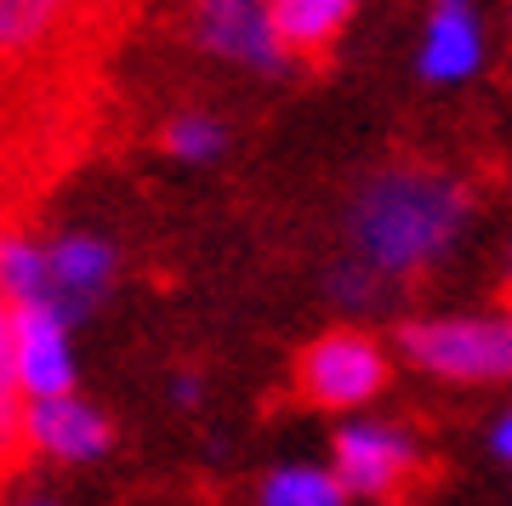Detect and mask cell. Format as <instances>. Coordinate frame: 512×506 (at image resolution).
Returning a JSON list of instances; mask_svg holds the SVG:
<instances>
[{
  "label": "cell",
  "mask_w": 512,
  "mask_h": 506,
  "mask_svg": "<svg viewBox=\"0 0 512 506\" xmlns=\"http://www.w3.org/2000/svg\"><path fill=\"white\" fill-rule=\"evenodd\" d=\"M467 211H473L467 188L444 171H421V165L376 171L348 211V234L359 251L353 262H365L376 279H410L450 256L467 228Z\"/></svg>",
  "instance_id": "cell-1"
},
{
  "label": "cell",
  "mask_w": 512,
  "mask_h": 506,
  "mask_svg": "<svg viewBox=\"0 0 512 506\" xmlns=\"http://www.w3.org/2000/svg\"><path fill=\"white\" fill-rule=\"evenodd\" d=\"M404 359L439 381L512 376V313H444L399 330Z\"/></svg>",
  "instance_id": "cell-2"
},
{
  "label": "cell",
  "mask_w": 512,
  "mask_h": 506,
  "mask_svg": "<svg viewBox=\"0 0 512 506\" xmlns=\"http://www.w3.org/2000/svg\"><path fill=\"white\" fill-rule=\"evenodd\" d=\"M296 381L325 410H359V404H370L387 387V353L365 330H330V336H319L302 353Z\"/></svg>",
  "instance_id": "cell-3"
},
{
  "label": "cell",
  "mask_w": 512,
  "mask_h": 506,
  "mask_svg": "<svg viewBox=\"0 0 512 506\" xmlns=\"http://www.w3.org/2000/svg\"><path fill=\"white\" fill-rule=\"evenodd\" d=\"M416 461H421L416 438L393 421H348L330 444V478L348 489V501L353 495H370V501L393 495L416 472Z\"/></svg>",
  "instance_id": "cell-4"
},
{
  "label": "cell",
  "mask_w": 512,
  "mask_h": 506,
  "mask_svg": "<svg viewBox=\"0 0 512 506\" xmlns=\"http://www.w3.org/2000/svg\"><path fill=\"white\" fill-rule=\"evenodd\" d=\"M114 273H120V256L103 234H63L46 245V308L74 325L109 296Z\"/></svg>",
  "instance_id": "cell-5"
},
{
  "label": "cell",
  "mask_w": 512,
  "mask_h": 506,
  "mask_svg": "<svg viewBox=\"0 0 512 506\" xmlns=\"http://www.w3.org/2000/svg\"><path fill=\"white\" fill-rule=\"evenodd\" d=\"M12 319V370L29 404L74 393V347L69 325L52 308H6Z\"/></svg>",
  "instance_id": "cell-6"
},
{
  "label": "cell",
  "mask_w": 512,
  "mask_h": 506,
  "mask_svg": "<svg viewBox=\"0 0 512 506\" xmlns=\"http://www.w3.org/2000/svg\"><path fill=\"white\" fill-rule=\"evenodd\" d=\"M23 438L35 450L57 455V461H97V455H109L114 427L97 404L69 393V398H40V404H29L23 410Z\"/></svg>",
  "instance_id": "cell-7"
},
{
  "label": "cell",
  "mask_w": 512,
  "mask_h": 506,
  "mask_svg": "<svg viewBox=\"0 0 512 506\" xmlns=\"http://www.w3.org/2000/svg\"><path fill=\"white\" fill-rule=\"evenodd\" d=\"M416 69L433 86H461V80H473L484 69V23H478L473 6L444 0V6L427 12V29H421V46H416Z\"/></svg>",
  "instance_id": "cell-8"
},
{
  "label": "cell",
  "mask_w": 512,
  "mask_h": 506,
  "mask_svg": "<svg viewBox=\"0 0 512 506\" xmlns=\"http://www.w3.org/2000/svg\"><path fill=\"white\" fill-rule=\"evenodd\" d=\"M200 40L228 63H245V69L279 74L285 69V46H279L274 23H268V6H251V0H217L200 12Z\"/></svg>",
  "instance_id": "cell-9"
},
{
  "label": "cell",
  "mask_w": 512,
  "mask_h": 506,
  "mask_svg": "<svg viewBox=\"0 0 512 506\" xmlns=\"http://www.w3.org/2000/svg\"><path fill=\"white\" fill-rule=\"evenodd\" d=\"M348 18H353L348 0H279V6H268V23H274L285 57L291 52H325L330 40L348 29Z\"/></svg>",
  "instance_id": "cell-10"
},
{
  "label": "cell",
  "mask_w": 512,
  "mask_h": 506,
  "mask_svg": "<svg viewBox=\"0 0 512 506\" xmlns=\"http://www.w3.org/2000/svg\"><path fill=\"white\" fill-rule=\"evenodd\" d=\"M0 302L6 308H46V245L23 234L0 239Z\"/></svg>",
  "instance_id": "cell-11"
},
{
  "label": "cell",
  "mask_w": 512,
  "mask_h": 506,
  "mask_svg": "<svg viewBox=\"0 0 512 506\" xmlns=\"http://www.w3.org/2000/svg\"><path fill=\"white\" fill-rule=\"evenodd\" d=\"M262 506H348V489L330 478V467L291 461V467L268 472V484H262Z\"/></svg>",
  "instance_id": "cell-12"
},
{
  "label": "cell",
  "mask_w": 512,
  "mask_h": 506,
  "mask_svg": "<svg viewBox=\"0 0 512 506\" xmlns=\"http://www.w3.org/2000/svg\"><path fill=\"white\" fill-rule=\"evenodd\" d=\"M23 410H29V398L12 370V319H6V330H0V461L23 444Z\"/></svg>",
  "instance_id": "cell-13"
},
{
  "label": "cell",
  "mask_w": 512,
  "mask_h": 506,
  "mask_svg": "<svg viewBox=\"0 0 512 506\" xmlns=\"http://www.w3.org/2000/svg\"><path fill=\"white\" fill-rule=\"evenodd\" d=\"M222 143H228V131H222V120H211V114H183V120H171L165 126V148L177 154V160H217Z\"/></svg>",
  "instance_id": "cell-14"
},
{
  "label": "cell",
  "mask_w": 512,
  "mask_h": 506,
  "mask_svg": "<svg viewBox=\"0 0 512 506\" xmlns=\"http://www.w3.org/2000/svg\"><path fill=\"white\" fill-rule=\"evenodd\" d=\"M52 6L46 0H0V52H23L52 29Z\"/></svg>",
  "instance_id": "cell-15"
},
{
  "label": "cell",
  "mask_w": 512,
  "mask_h": 506,
  "mask_svg": "<svg viewBox=\"0 0 512 506\" xmlns=\"http://www.w3.org/2000/svg\"><path fill=\"white\" fill-rule=\"evenodd\" d=\"M330 285H336V296H342V302H353V308H365V302H376V296H382V279H376V273L365 268V262H348V268H336L330 273Z\"/></svg>",
  "instance_id": "cell-16"
},
{
  "label": "cell",
  "mask_w": 512,
  "mask_h": 506,
  "mask_svg": "<svg viewBox=\"0 0 512 506\" xmlns=\"http://www.w3.org/2000/svg\"><path fill=\"white\" fill-rule=\"evenodd\" d=\"M490 444H495V455H501V461H507V467H512V410H507V416H501V421H495Z\"/></svg>",
  "instance_id": "cell-17"
},
{
  "label": "cell",
  "mask_w": 512,
  "mask_h": 506,
  "mask_svg": "<svg viewBox=\"0 0 512 506\" xmlns=\"http://www.w3.org/2000/svg\"><path fill=\"white\" fill-rule=\"evenodd\" d=\"M171 393H177V404H194V398H200V381H194V376H177V387H171Z\"/></svg>",
  "instance_id": "cell-18"
},
{
  "label": "cell",
  "mask_w": 512,
  "mask_h": 506,
  "mask_svg": "<svg viewBox=\"0 0 512 506\" xmlns=\"http://www.w3.org/2000/svg\"><path fill=\"white\" fill-rule=\"evenodd\" d=\"M0 330H6V302H0Z\"/></svg>",
  "instance_id": "cell-19"
},
{
  "label": "cell",
  "mask_w": 512,
  "mask_h": 506,
  "mask_svg": "<svg viewBox=\"0 0 512 506\" xmlns=\"http://www.w3.org/2000/svg\"><path fill=\"white\" fill-rule=\"evenodd\" d=\"M29 506H52V501H29Z\"/></svg>",
  "instance_id": "cell-20"
}]
</instances>
